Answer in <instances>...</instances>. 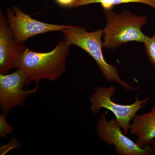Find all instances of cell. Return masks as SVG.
I'll return each mask as SVG.
<instances>
[{"label": "cell", "mask_w": 155, "mask_h": 155, "mask_svg": "<svg viewBox=\"0 0 155 155\" xmlns=\"http://www.w3.org/2000/svg\"><path fill=\"white\" fill-rule=\"evenodd\" d=\"M71 45L66 40L59 42L48 52H38L26 48L17 69L22 70L29 83H39L42 79L57 80L66 70V61Z\"/></svg>", "instance_id": "obj_1"}, {"label": "cell", "mask_w": 155, "mask_h": 155, "mask_svg": "<svg viewBox=\"0 0 155 155\" xmlns=\"http://www.w3.org/2000/svg\"><path fill=\"white\" fill-rule=\"evenodd\" d=\"M107 24L102 31L103 47L115 49L128 42L144 43L148 36L143 33L141 27L146 24V16L134 15L129 11L119 14L112 10H104Z\"/></svg>", "instance_id": "obj_2"}, {"label": "cell", "mask_w": 155, "mask_h": 155, "mask_svg": "<svg viewBox=\"0 0 155 155\" xmlns=\"http://www.w3.org/2000/svg\"><path fill=\"white\" fill-rule=\"evenodd\" d=\"M62 31L65 40L69 44L75 45L81 48L94 59L100 71L108 81L118 84L127 90H134L131 85L121 79L117 68L108 64L105 60L102 51V30L87 32L83 27L69 25L68 28Z\"/></svg>", "instance_id": "obj_3"}, {"label": "cell", "mask_w": 155, "mask_h": 155, "mask_svg": "<svg viewBox=\"0 0 155 155\" xmlns=\"http://www.w3.org/2000/svg\"><path fill=\"white\" fill-rule=\"evenodd\" d=\"M116 89V87L113 86L96 88L90 98L91 110L94 114H97L102 108L110 111L116 116V120L123 130V133L126 134L130 129V121L139 110L149 102L150 97L140 101L137 97L135 102L132 104H120L111 100V97L115 94Z\"/></svg>", "instance_id": "obj_4"}, {"label": "cell", "mask_w": 155, "mask_h": 155, "mask_svg": "<svg viewBox=\"0 0 155 155\" xmlns=\"http://www.w3.org/2000/svg\"><path fill=\"white\" fill-rule=\"evenodd\" d=\"M29 82L22 70L17 69L10 74H0V107L6 116L15 107L23 104L28 97L37 91L38 87L25 90Z\"/></svg>", "instance_id": "obj_5"}, {"label": "cell", "mask_w": 155, "mask_h": 155, "mask_svg": "<svg viewBox=\"0 0 155 155\" xmlns=\"http://www.w3.org/2000/svg\"><path fill=\"white\" fill-rule=\"evenodd\" d=\"M116 120L108 121L106 116L101 114L97 123L98 136L109 145H114L116 152L122 155H149L154 152L151 148L142 147L124 135Z\"/></svg>", "instance_id": "obj_6"}, {"label": "cell", "mask_w": 155, "mask_h": 155, "mask_svg": "<svg viewBox=\"0 0 155 155\" xmlns=\"http://www.w3.org/2000/svg\"><path fill=\"white\" fill-rule=\"evenodd\" d=\"M7 21L15 40L23 44L30 38L38 35L51 32L62 31L69 25H56L45 23L30 17L17 7L8 9Z\"/></svg>", "instance_id": "obj_7"}, {"label": "cell", "mask_w": 155, "mask_h": 155, "mask_svg": "<svg viewBox=\"0 0 155 155\" xmlns=\"http://www.w3.org/2000/svg\"><path fill=\"white\" fill-rule=\"evenodd\" d=\"M26 48L23 44L14 39L2 12H0V73L7 74L16 68Z\"/></svg>", "instance_id": "obj_8"}, {"label": "cell", "mask_w": 155, "mask_h": 155, "mask_svg": "<svg viewBox=\"0 0 155 155\" xmlns=\"http://www.w3.org/2000/svg\"><path fill=\"white\" fill-rule=\"evenodd\" d=\"M132 120L130 133L137 137V143L142 147L152 144L155 139V104L150 112L135 115Z\"/></svg>", "instance_id": "obj_9"}, {"label": "cell", "mask_w": 155, "mask_h": 155, "mask_svg": "<svg viewBox=\"0 0 155 155\" xmlns=\"http://www.w3.org/2000/svg\"><path fill=\"white\" fill-rule=\"evenodd\" d=\"M130 3L145 4L150 6L155 10V0H77L74 5V8L99 3L101 5L104 10H112L114 6L116 5Z\"/></svg>", "instance_id": "obj_10"}, {"label": "cell", "mask_w": 155, "mask_h": 155, "mask_svg": "<svg viewBox=\"0 0 155 155\" xmlns=\"http://www.w3.org/2000/svg\"><path fill=\"white\" fill-rule=\"evenodd\" d=\"M144 45L149 60L155 68V32L154 35L149 37Z\"/></svg>", "instance_id": "obj_11"}, {"label": "cell", "mask_w": 155, "mask_h": 155, "mask_svg": "<svg viewBox=\"0 0 155 155\" xmlns=\"http://www.w3.org/2000/svg\"><path fill=\"white\" fill-rule=\"evenodd\" d=\"M5 116L3 114L0 116V136L2 137L11 134L13 130V127L6 121Z\"/></svg>", "instance_id": "obj_12"}, {"label": "cell", "mask_w": 155, "mask_h": 155, "mask_svg": "<svg viewBox=\"0 0 155 155\" xmlns=\"http://www.w3.org/2000/svg\"><path fill=\"white\" fill-rule=\"evenodd\" d=\"M58 5L63 8H73L77 0H54Z\"/></svg>", "instance_id": "obj_13"}, {"label": "cell", "mask_w": 155, "mask_h": 155, "mask_svg": "<svg viewBox=\"0 0 155 155\" xmlns=\"http://www.w3.org/2000/svg\"><path fill=\"white\" fill-rule=\"evenodd\" d=\"M151 148L154 152L155 151V140H154L153 143H152V146Z\"/></svg>", "instance_id": "obj_14"}]
</instances>
